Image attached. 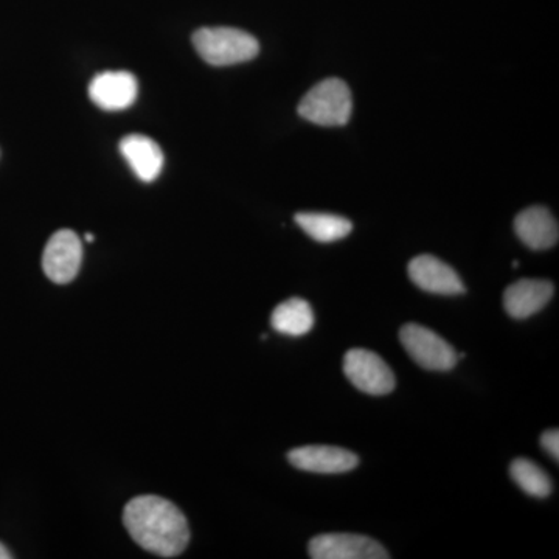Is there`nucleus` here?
Returning a JSON list of instances; mask_svg holds the SVG:
<instances>
[{
	"mask_svg": "<svg viewBox=\"0 0 559 559\" xmlns=\"http://www.w3.org/2000/svg\"><path fill=\"white\" fill-rule=\"evenodd\" d=\"M123 522L142 549L162 558H175L189 546L190 527L182 511L159 496H139L127 503Z\"/></svg>",
	"mask_w": 559,
	"mask_h": 559,
	"instance_id": "nucleus-1",
	"label": "nucleus"
},
{
	"mask_svg": "<svg viewBox=\"0 0 559 559\" xmlns=\"http://www.w3.org/2000/svg\"><path fill=\"white\" fill-rule=\"evenodd\" d=\"M193 46L202 60L218 68L248 62L260 51L259 40L248 32L231 27L200 28L194 32Z\"/></svg>",
	"mask_w": 559,
	"mask_h": 559,
	"instance_id": "nucleus-2",
	"label": "nucleus"
},
{
	"mask_svg": "<svg viewBox=\"0 0 559 559\" xmlns=\"http://www.w3.org/2000/svg\"><path fill=\"white\" fill-rule=\"evenodd\" d=\"M352 92L340 79L320 81L299 105L301 119L319 127H344L352 117Z\"/></svg>",
	"mask_w": 559,
	"mask_h": 559,
	"instance_id": "nucleus-3",
	"label": "nucleus"
},
{
	"mask_svg": "<svg viewBox=\"0 0 559 559\" xmlns=\"http://www.w3.org/2000/svg\"><path fill=\"white\" fill-rule=\"evenodd\" d=\"M400 341L404 349L419 367L432 371L452 370L457 364L459 356L436 331L407 323L400 331Z\"/></svg>",
	"mask_w": 559,
	"mask_h": 559,
	"instance_id": "nucleus-4",
	"label": "nucleus"
},
{
	"mask_svg": "<svg viewBox=\"0 0 559 559\" xmlns=\"http://www.w3.org/2000/svg\"><path fill=\"white\" fill-rule=\"evenodd\" d=\"M344 373L356 389L369 395H388L395 389V374L389 364L370 349H349L344 358Z\"/></svg>",
	"mask_w": 559,
	"mask_h": 559,
	"instance_id": "nucleus-5",
	"label": "nucleus"
},
{
	"mask_svg": "<svg viewBox=\"0 0 559 559\" xmlns=\"http://www.w3.org/2000/svg\"><path fill=\"white\" fill-rule=\"evenodd\" d=\"M83 261V245L73 230L62 229L51 235L43 255V270L58 285H66L79 275Z\"/></svg>",
	"mask_w": 559,
	"mask_h": 559,
	"instance_id": "nucleus-6",
	"label": "nucleus"
},
{
	"mask_svg": "<svg viewBox=\"0 0 559 559\" xmlns=\"http://www.w3.org/2000/svg\"><path fill=\"white\" fill-rule=\"evenodd\" d=\"M310 557L314 559H388L390 555L377 540L352 533H330L311 539Z\"/></svg>",
	"mask_w": 559,
	"mask_h": 559,
	"instance_id": "nucleus-7",
	"label": "nucleus"
},
{
	"mask_svg": "<svg viewBox=\"0 0 559 559\" xmlns=\"http://www.w3.org/2000/svg\"><path fill=\"white\" fill-rule=\"evenodd\" d=\"M139 83L124 70H109L94 76L90 84L91 100L103 110H124L138 100Z\"/></svg>",
	"mask_w": 559,
	"mask_h": 559,
	"instance_id": "nucleus-8",
	"label": "nucleus"
},
{
	"mask_svg": "<svg viewBox=\"0 0 559 559\" xmlns=\"http://www.w3.org/2000/svg\"><path fill=\"white\" fill-rule=\"evenodd\" d=\"M407 271H409L412 282L426 293L457 296L466 290L457 272L437 257H415Z\"/></svg>",
	"mask_w": 559,
	"mask_h": 559,
	"instance_id": "nucleus-9",
	"label": "nucleus"
},
{
	"mask_svg": "<svg viewBox=\"0 0 559 559\" xmlns=\"http://www.w3.org/2000/svg\"><path fill=\"white\" fill-rule=\"evenodd\" d=\"M290 465L297 469L316 474H342L355 469L359 465L358 455L344 448L304 447L288 454Z\"/></svg>",
	"mask_w": 559,
	"mask_h": 559,
	"instance_id": "nucleus-10",
	"label": "nucleus"
},
{
	"mask_svg": "<svg viewBox=\"0 0 559 559\" xmlns=\"http://www.w3.org/2000/svg\"><path fill=\"white\" fill-rule=\"evenodd\" d=\"M555 294L549 280L522 278L503 293V308L513 319H527L546 308Z\"/></svg>",
	"mask_w": 559,
	"mask_h": 559,
	"instance_id": "nucleus-11",
	"label": "nucleus"
},
{
	"mask_svg": "<svg viewBox=\"0 0 559 559\" xmlns=\"http://www.w3.org/2000/svg\"><path fill=\"white\" fill-rule=\"evenodd\" d=\"M514 230L527 248L546 250L557 246L559 238L558 221L546 207L522 210L514 219Z\"/></svg>",
	"mask_w": 559,
	"mask_h": 559,
	"instance_id": "nucleus-12",
	"label": "nucleus"
},
{
	"mask_svg": "<svg viewBox=\"0 0 559 559\" xmlns=\"http://www.w3.org/2000/svg\"><path fill=\"white\" fill-rule=\"evenodd\" d=\"M120 154L142 182H153L164 170V153L153 139L131 134L121 139Z\"/></svg>",
	"mask_w": 559,
	"mask_h": 559,
	"instance_id": "nucleus-13",
	"label": "nucleus"
},
{
	"mask_svg": "<svg viewBox=\"0 0 559 559\" xmlns=\"http://www.w3.org/2000/svg\"><path fill=\"white\" fill-rule=\"evenodd\" d=\"M314 311L307 300L289 299L280 304L271 316L272 329L286 336L300 337L314 326Z\"/></svg>",
	"mask_w": 559,
	"mask_h": 559,
	"instance_id": "nucleus-14",
	"label": "nucleus"
},
{
	"mask_svg": "<svg viewBox=\"0 0 559 559\" xmlns=\"http://www.w3.org/2000/svg\"><path fill=\"white\" fill-rule=\"evenodd\" d=\"M296 223L305 234L319 242L340 241L353 230L352 221L330 213H297Z\"/></svg>",
	"mask_w": 559,
	"mask_h": 559,
	"instance_id": "nucleus-15",
	"label": "nucleus"
},
{
	"mask_svg": "<svg viewBox=\"0 0 559 559\" xmlns=\"http://www.w3.org/2000/svg\"><path fill=\"white\" fill-rule=\"evenodd\" d=\"M511 479L533 498L544 499L551 495V480L546 471L528 459H516L510 466Z\"/></svg>",
	"mask_w": 559,
	"mask_h": 559,
	"instance_id": "nucleus-16",
	"label": "nucleus"
},
{
	"mask_svg": "<svg viewBox=\"0 0 559 559\" xmlns=\"http://www.w3.org/2000/svg\"><path fill=\"white\" fill-rule=\"evenodd\" d=\"M540 447L549 452L550 457L559 460V432L558 429H549L540 436Z\"/></svg>",
	"mask_w": 559,
	"mask_h": 559,
	"instance_id": "nucleus-17",
	"label": "nucleus"
},
{
	"mask_svg": "<svg viewBox=\"0 0 559 559\" xmlns=\"http://www.w3.org/2000/svg\"><path fill=\"white\" fill-rule=\"evenodd\" d=\"M13 558V555L10 554V550L0 543V559H10Z\"/></svg>",
	"mask_w": 559,
	"mask_h": 559,
	"instance_id": "nucleus-18",
	"label": "nucleus"
},
{
	"mask_svg": "<svg viewBox=\"0 0 559 559\" xmlns=\"http://www.w3.org/2000/svg\"><path fill=\"white\" fill-rule=\"evenodd\" d=\"M84 238H86L87 242H94L95 241V237L92 234L84 235Z\"/></svg>",
	"mask_w": 559,
	"mask_h": 559,
	"instance_id": "nucleus-19",
	"label": "nucleus"
}]
</instances>
